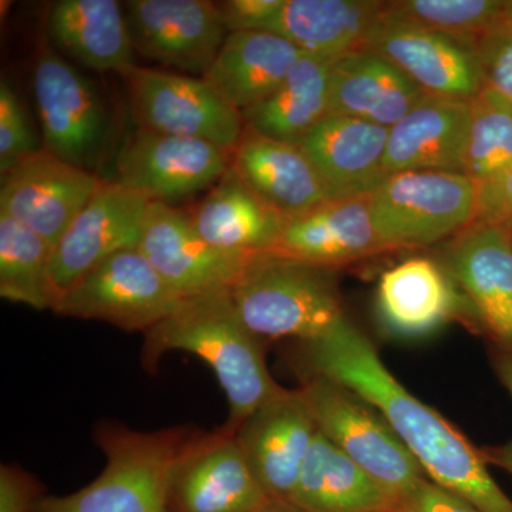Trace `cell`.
<instances>
[{"mask_svg":"<svg viewBox=\"0 0 512 512\" xmlns=\"http://www.w3.org/2000/svg\"><path fill=\"white\" fill-rule=\"evenodd\" d=\"M311 376L353 390L372 404L409 448L431 483L481 512H512V501L488 473L483 451L390 373L365 333L340 318L319 338L302 342Z\"/></svg>","mask_w":512,"mask_h":512,"instance_id":"cell-1","label":"cell"},{"mask_svg":"<svg viewBox=\"0 0 512 512\" xmlns=\"http://www.w3.org/2000/svg\"><path fill=\"white\" fill-rule=\"evenodd\" d=\"M168 352L191 353L211 367L228 399V430L235 431L285 390L269 373L259 338L242 322L229 288L184 299L177 311L148 330L144 366L156 369Z\"/></svg>","mask_w":512,"mask_h":512,"instance_id":"cell-2","label":"cell"},{"mask_svg":"<svg viewBox=\"0 0 512 512\" xmlns=\"http://www.w3.org/2000/svg\"><path fill=\"white\" fill-rule=\"evenodd\" d=\"M191 440L185 429L143 433L119 423L96 430L106 467L69 495L37 498L29 512H173L174 468Z\"/></svg>","mask_w":512,"mask_h":512,"instance_id":"cell-3","label":"cell"},{"mask_svg":"<svg viewBox=\"0 0 512 512\" xmlns=\"http://www.w3.org/2000/svg\"><path fill=\"white\" fill-rule=\"evenodd\" d=\"M229 292L259 339L308 342L345 316L332 269L276 252L252 256Z\"/></svg>","mask_w":512,"mask_h":512,"instance_id":"cell-4","label":"cell"},{"mask_svg":"<svg viewBox=\"0 0 512 512\" xmlns=\"http://www.w3.org/2000/svg\"><path fill=\"white\" fill-rule=\"evenodd\" d=\"M299 390L320 433L375 478L397 507L429 480L379 410L359 394L322 376H309Z\"/></svg>","mask_w":512,"mask_h":512,"instance_id":"cell-5","label":"cell"},{"mask_svg":"<svg viewBox=\"0 0 512 512\" xmlns=\"http://www.w3.org/2000/svg\"><path fill=\"white\" fill-rule=\"evenodd\" d=\"M477 181L466 174L407 171L390 175L369 197L386 251L416 249L460 234L476 221Z\"/></svg>","mask_w":512,"mask_h":512,"instance_id":"cell-6","label":"cell"},{"mask_svg":"<svg viewBox=\"0 0 512 512\" xmlns=\"http://www.w3.org/2000/svg\"><path fill=\"white\" fill-rule=\"evenodd\" d=\"M183 301L140 249L131 248L111 255L74 282L57 296L52 311L146 335L177 311Z\"/></svg>","mask_w":512,"mask_h":512,"instance_id":"cell-7","label":"cell"},{"mask_svg":"<svg viewBox=\"0 0 512 512\" xmlns=\"http://www.w3.org/2000/svg\"><path fill=\"white\" fill-rule=\"evenodd\" d=\"M124 79L138 128L210 141L234 153L244 119L207 80L138 66Z\"/></svg>","mask_w":512,"mask_h":512,"instance_id":"cell-8","label":"cell"},{"mask_svg":"<svg viewBox=\"0 0 512 512\" xmlns=\"http://www.w3.org/2000/svg\"><path fill=\"white\" fill-rule=\"evenodd\" d=\"M33 92L43 150L94 173L111 133L109 114L94 84L45 47L35 62Z\"/></svg>","mask_w":512,"mask_h":512,"instance_id":"cell-9","label":"cell"},{"mask_svg":"<svg viewBox=\"0 0 512 512\" xmlns=\"http://www.w3.org/2000/svg\"><path fill=\"white\" fill-rule=\"evenodd\" d=\"M231 161L232 153L210 141L138 128L120 148L114 181L150 202L173 207L217 184Z\"/></svg>","mask_w":512,"mask_h":512,"instance_id":"cell-10","label":"cell"},{"mask_svg":"<svg viewBox=\"0 0 512 512\" xmlns=\"http://www.w3.org/2000/svg\"><path fill=\"white\" fill-rule=\"evenodd\" d=\"M103 178L40 148L2 175L0 212L56 248Z\"/></svg>","mask_w":512,"mask_h":512,"instance_id":"cell-11","label":"cell"},{"mask_svg":"<svg viewBox=\"0 0 512 512\" xmlns=\"http://www.w3.org/2000/svg\"><path fill=\"white\" fill-rule=\"evenodd\" d=\"M148 205L150 201L138 192L103 181L53 249V302L111 255L138 247Z\"/></svg>","mask_w":512,"mask_h":512,"instance_id":"cell-12","label":"cell"},{"mask_svg":"<svg viewBox=\"0 0 512 512\" xmlns=\"http://www.w3.org/2000/svg\"><path fill=\"white\" fill-rule=\"evenodd\" d=\"M124 5L134 49L184 73L204 77L229 35L220 5L208 0H131Z\"/></svg>","mask_w":512,"mask_h":512,"instance_id":"cell-13","label":"cell"},{"mask_svg":"<svg viewBox=\"0 0 512 512\" xmlns=\"http://www.w3.org/2000/svg\"><path fill=\"white\" fill-rule=\"evenodd\" d=\"M137 248L183 299L231 288L254 256L212 247L192 227L190 215L160 202L148 205Z\"/></svg>","mask_w":512,"mask_h":512,"instance_id":"cell-14","label":"cell"},{"mask_svg":"<svg viewBox=\"0 0 512 512\" xmlns=\"http://www.w3.org/2000/svg\"><path fill=\"white\" fill-rule=\"evenodd\" d=\"M173 512H254L271 498L256 480L235 431L191 437L171 480Z\"/></svg>","mask_w":512,"mask_h":512,"instance_id":"cell-15","label":"cell"},{"mask_svg":"<svg viewBox=\"0 0 512 512\" xmlns=\"http://www.w3.org/2000/svg\"><path fill=\"white\" fill-rule=\"evenodd\" d=\"M363 50L392 62L431 96L471 101L484 87L474 46L456 37L380 15Z\"/></svg>","mask_w":512,"mask_h":512,"instance_id":"cell-16","label":"cell"},{"mask_svg":"<svg viewBox=\"0 0 512 512\" xmlns=\"http://www.w3.org/2000/svg\"><path fill=\"white\" fill-rule=\"evenodd\" d=\"M318 431L299 389H285L235 429L252 473L271 500L289 501Z\"/></svg>","mask_w":512,"mask_h":512,"instance_id":"cell-17","label":"cell"},{"mask_svg":"<svg viewBox=\"0 0 512 512\" xmlns=\"http://www.w3.org/2000/svg\"><path fill=\"white\" fill-rule=\"evenodd\" d=\"M444 271L463 288L478 318L512 342V241L504 224L474 222L450 242Z\"/></svg>","mask_w":512,"mask_h":512,"instance_id":"cell-18","label":"cell"},{"mask_svg":"<svg viewBox=\"0 0 512 512\" xmlns=\"http://www.w3.org/2000/svg\"><path fill=\"white\" fill-rule=\"evenodd\" d=\"M389 127L329 113L299 146L332 200L370 197L386 181Z\"/></svg>","mask_w":512,"mask_h":512,"instance_id":"cell-19","label":"cell"},{"mask_svg":"<svg viewBox=\"0 0 512 512\" xmlns=\"http://www.w3.org/2000/svg\"><path fill=\"white\" fill-rule=\"evenodd\" d=\"M471 104L426 94L399 123L389 128L384 171L464 174Z\"/></svg>","mask_w":512,"mask_h":512,"instance_id":"cell-20","label":"cell"},{"mask_svg":"<svg viewBox=\"0 0 512 512\" xmlns=\"http://www.w3.org/2000/svg\"><path fill=\"white\" fill-rule=\"evenodd\" d=\"M231 168L261 200L288 220L330 201L299 144L262 136L247 126L232 153Z\"/></svg>","mask_w":512,"mask_h":512,"instance_id":"cell-21","label":"cell"},{"mask_svg":"<svg viewBox=\"0 0 512 512\" xmlns=\"http://www.w3.org/2000/svg\"><path fill=\"white\" fill-rule=\"evenodd\" d=\"M272 252L333 269L384 249L373 225L369 197H360L328 201L289 218Z\"/></svg>","mask_w":512,"mask_h":512,"instance_id":"cell-22","label":"cell"},{"mask_svg":"<svg viewBox=\"0 0 512 512\" xmlns=\"http://www.w3.org/2000/svg\"><path fill=\"white\" fill-rule=\"evenodd\" d=\"M383 6L375 0H284L262 32L284 37L305 55L338 60L363 50Z\"/></svg>","mask_w":512,"mask_h":512,"instance_id":"cell-23","label":"cell"},{"mask_svg":"<svg viewBox=\"0 0 512 512\" xmlns=\"http://www.w3.org/2000/svg\"><path fill=\"white\" fill-rule=\"evenodd\" d=\"M424 96L399 67L369 50H357L333 63L330 113L390 128Z\"/></svg>","mask_w":512,"mask_h":512,"instance_id":"cell-24","label":"cell"},{"mask_svg":"<svg viewBox=\"0 0 512 512\" xmlns=\"http://www.w3.org/2000/svg\"><path fill=\"white\" fill-rule=\"evenodd\" d=\"M303 55L274 33L238 30L229 33L202 79L242 113L268 99Z\"/></svg>","mask_w":512,"mask_h":512,"instance_id":"cell-25","label":"cell"},{"mask_svg":"<svg viewBox=\"0 0 512 512\" xmlns=\"http://www.w3.org/2000/svg\"><path fill=\"white\" fill-rule=\"evenodd\" d=\"M190 220L212 247L258 255L274 251L288 218L261 200L229 167Z\"/></svg>","mask_w":512,"mask_h":512,"instance_id":"cell-26","label":"cell"},{"mask_svg":"<svg viewBox=\"0 0 512 512\" xmlns=\"http://www.w3.org/2000/svg\"><path fill=\"white\" fill-rule=\"evenodd\" d=\"M47 26L56 45L89 69L124 77L136 67L133 37L119 2L60 0Z\"/></svg>","mask_w":512,"mask_h":512,"instance_id":"cell-27","label":"cell"},{"mask_svg":"<svg viewBox=\"0 0 512 512\" xmlns=\"http://www.w3.org/2000/svg\"><path fill=\"white\" fill-rule=\"evenodd\" d=\"M460 305L450 276L429 258H412L384 272L377 311L384 328L402 338H419L453 318Z\"/></svg>","mask_w":512,"mask_h":512,"instance_id":"cell-28","label":"cell"},{"mask_svg":"<svg viewBox=\"0 0 512 512\" xmlns=\"http://www.w3.org/2000/svg\"><path fill=\"white\" fill-rule=\"evenodd\" d=\"M289 501L308 512L399 510L382 485L320 431L306 454Z\"/></svg>","mask_w":512,"mask_h":512,"instance_id":"cell-29","label":"cell"},{"mask_svg":"<svg viewBox=\"0 0 512 512\" xmlns=\"http://www.w3.org/2000/svg\"><path fill=\"white\" fill-rule=\"evenodd\" d=\"M335 62L303 55L268 99L242 111L245 126L262 136L301 144L330 113V73Z\"/></svg>","mask_w":512,"mask_h":512,"instance_id":"cell-30","label":"cell"},{"mask_svg":"<svg viewBox=\"0 0 512 512\" xmlns=\"http://www.w3.org/2000/svg\"><path fill=\"white\" fill-rule=\"evenodd\" d=\"M52 249L32 229L0 212V296L36 311L52 308Z\"/></svg>","mask_w":512,"mask_h":512,"instance_id":"cell-31","label":"cell"},{"mask_svg":"<svg viewBox=\"0 0 512 512\" xmlns=\"http://www.w3.org/2000/svg\"><path fill=\"white\" fill-rule=\"evenodd\" d=\"M504 9L505 0H396L384 2L382 18L473 45L504 19Z\"/></svg>","mask_w":512,"mask_h":512,"instance_id":"cell-32","label":"cell"},{"mask_svg":"<svg viewBox=\"0 0 512 512\" xmlns=\"http://www.w3.org/2000/svg\"><path fill=\"white\" fill-rule=\"evenodd\" d=\"M470 104L464 174L476 181L490 180L512 167V103L484 86Z\"/></svg>","mask_w":512,"mask_h":512,"instance_id":"cell-33","label":"cell"},{"mask_svg":"<svg viewBox=\"0 0 512 512\" xmlns=\"http://www.w3.org/2000/svg\"><path fill=\"white\" fill-rule=\"evenodd\" d=\"M39 151L25 110L9 83L0 84V174Z\"/></svg>","mask_w":512,"mask_h":512,"instance_id":"cell-34","label":"cell"},{"mask_svg":"<svg viewBox=\"0 0 512 512\" xmlns=\"http://www.w3.org/2000/svg\"><path fill=\"white\" fill-rule=\"evenodd\" d=\"M484 86L512 103V25L503 19L473 43Z\"/></svg>","mask_w":512,"mask_h":512,"instance_id":"cell-35","label":"cell"},{"mask_svg":"<svg viewBox=\"0 0 512 512\" xmlns=\"http://www.w3.org/2000/svg\"><path fill=\"white\" fill-rule=\"evenodd\" d=\"M477 214L474 222L504 224L512 218V167L505 173L477 181Z\"/></svg>","mask_w":512,"mask_h":512,"instance_id":"cell-36","label":"cell"},{"mask_svg":"<svg viewBox=\"0 0 512 512\" xmlns=\"http://www.w3.org/2000/svg\"><path fill=\"white\" fill-rule=\"evenodd\" d=\"M42 488L35 478L15 466H0V512H29Z\"/></svg>","mask_w":512,"mask_h":512,"instance_id":"cell-37","label":"cell"},{"mask_svg":"<svg viewBox=\"0 0 512 512\" xmlns=\"http://www.w3.org/2000/svg\"><path fill=\"white\" fill-rule=\"evenodd\" d=\"M284 0H228L218 3L228 32L262 30Z\"/></svg>","mask_w":512,"mask_h":512,"instance_id":"cell-38","label":"cell"},{"mask_svg":"<svg viewBox=\"0 0 512 512\" xmlns=\"http://www.w3.org/2000/svg\"><path fill=\"white\" fill-rule=\"evenodd\" d=\"M399 510L403 512H481L463 498L451 494L430 480L423 481L406 500Z\"/></svg>","mask_w":512,"mask_h":512,"instance_id":"cell-39","label":"cell"},{"mask_svg":"<svg viewBox=\"0 0 512 512\" xmlns=\"http://www.w3.org/2000/svg\"><path fill=\"white\" fill-rule=\"evenodd\" d=\"M497 373L501 383L512 396V353L503 352L497 357ZM483 456L487 464H495L512 474V440L500 447L485 448Z\"/></svg>","mask_w":512,"mask_h":512,"instance_id":"cell-40","label":"cell"},{"mask_svg":"<svg viewBox=\"0 0 512 512\" xmlns=\"http://www.w3.org/2000/svg\"><path fill=\"white\" fill-rule=\"evenodd\" d=\"M254 512H308L303 510V508L298 507L291 503V501L284 500H269L268 503L262 505L261 508Z\"/></svg>","mask_w":512,"mask_h":512,"instance_id":"cell-41","label":"cell"},{"mask_svg":"<svg viewBox=\"0 0 512 512\" xmlns=\"http://www.w3.org/2000/svg\"><path fill=\"white\" fill-rule=\"evenodd\" d=\"M504 19L512 25V0H505Z\"/></svg>","mask_w":512,"mask_h":512,"instance_id":"cell-42","label":"cell"},{"mask_svg":"<svg viewBox=\"0 0 512 512\" xmlns=\"http://www.w3.org/2000/svg\"><path fill=\"white\" fill-rule=\"evenodd\" d=\"M505 227H507L508 232H510V237L512 241V218L511 220H508L507 222H504Z\"/></svg>","mask_w":512,"mask_h":512,"instance_id":"cell-43","label":"cell"},{"mask_svg":"<svg viewBox=\"0 0 512 512\" xmlns=\"http://www.w3.org/2000/svg\"><path fill=\"white\" fill-rule=\"evenodd\" d=\"M376 512H403L402 510H396V508H393V510H382V511H376Z\"/></svg>","mask_w":512,"mask_h":512,"instance_id":"cell-44","label":"cell"}]
</instances>
